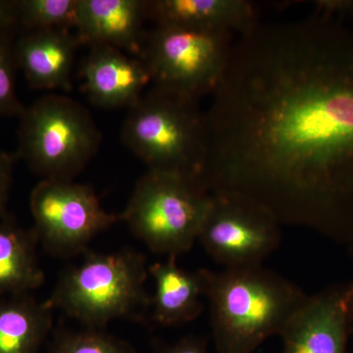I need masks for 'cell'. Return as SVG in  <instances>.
I'll return each mask as SVG.
<instances>
[{"instance_id":"6da1fadb","label":"cell","mask_w":353,"mask_h":353,"mask_svg":"<svg viewBox=\"0 0 353 353\" xmlns=\"http://www.w3.org/2000/svg\"><path fill=\"white\" fill-rule=\"evenodd\" d=\"M206 111L201 182L353 243V29L316 14L239 34Z\"/></svg>"},{"instance_id":"7a4b0ae2","label":"cell","mask_w":353,"mask_h":353,"mask_svg":"<svg viewBox=\"0 0 353 353\" xmlns=\"http://www.w3.org/2000/svg\"><path fill=\"white\" fill-rule=\"evenodd\" d=\"M211 331L218 353H253L280 336L307 294L276 272L259 266L203 269Z\"/></svg>"},{"instance_id":"3957f363","label":"cell","mask_w":353,"mask_h":353,"mask_svg":"<svg viewBox=\"0 0 353 353\" xmlns=\"http://www.w3.org/2000/svg\"><path fill=\"white\" fill-rule=\"evenodd\" d=\"M122 141L148 170L201 181L208 154L206 112L199 101L152 85L129 108Z\"/></svg>"},{"instance_id":"277c9868","label":"cell","mask_w":353,"mask_h":353,"mask_svg":"<svg viewBox=\"0 0 353 353\" xmlns=\"http://www.w3.org/2000/svg\"><path fill=\"white\" fill-rule=\"evenodd\" d=\"M148 274L145 257L134 250L90 253L64 272L48 301L90 330L121 318L139 319L152 304Z\"/></svg>"},{"instance_id":"5b68a950","label":"cell","mask_w":353,"mask_h":353,"mask_svg":"<svg viewBox=\"0 0 353 353\" xmlns=\"http://www.w3.org/2000/svg\"><path fill=\"white\" fill-rule=\"evenodd\" d=\"M19 117L18 157L41 180L73 181L101 148L92 113L71 97L43 95Z\"/></svg>"},{"instance_id":"8992f818","label":"cell","mask_w":353,"mask_h":353,"mask_svg":"<svg viewBox=\"0 0 353 353\" xmlns=\"http://www.w3.org/2000/svg\"><path fill=\"white\" fill-rule=\"evenodd\" d=\"M212 201L201 181L148 170L120 220L153 252L176 257L192 250Z\"/></svg>"},{"instance_id":"52a82bcc","label":"cell","mask_w":353,"mask_h":353,"mask_svg":"<svg viewBox=\"0 0 353 353\" xmlns=\"http://www.w3.org/2000/svg\"><path fill=\"white\" fill-rule=\"evenodd\" d=\"M233 44L229 32L155 26L146 32L139 59L152 85L199 101L214 94Z\"/></svg>"},{"instance_id":"ba28073f","label":"cell","mask_w":353,"mask_h":353,"mask_svg":"<svg viewBox=\"0 0 353 353\" xmlns=\"http://www.w3.org/2000/svg\"><path fill=\"white\" fill-rule=\"evenodd\" d=\"M30 208L39 241L55 256L85 252L97 234L121 221L102 208L94 190L73 181H39Z\"/></svg>"},{"instance_id":"9c48e42d","label":"cell","mask_w":353,"mask_h":353,"mask_svg":"<svg viewBox=\"0 0 353 353\" xmlns=\"http://www.w3.org/2000/svg\"><path fill=\"white\" fill-rule=\"evenodd\" d=\"M280 227L275 216L256 202L236 194H212L197 240L225 268L259 266L280 246Z\"/></svg>"},{"instance_id":"30bf717a","label":"cell","mask_w":353,"mask_h":353,"mask_svg":"<svg viewBox=\"0 0 353 353\" xmlns=\"http://www.w3.org/2000/svg\"><path fill=\"white\" fill-rule=\"evenodd\" d=\"M353 281L308 296L280 334L282 353H348Z\"/></svg>"},{"instance_id":"8fae6325","label":"cell","mask_w":353,"mask_h":353,"mask_svg":"<svg viewBox=\"0 0 353 353\" xmlns=\"http://www.w3.org/2000/svg\"><path fill=\"white\" fill-rule=\"evenodd\" d=\"M81 76L83 92L92 103L102 108H130L152 85L139 58L104 44L90 46Z\"/></svg>"},{"instance_id":"7c38bea8","label":"cell","mask_w":353,"mask_h":353,"mask_svg":"<svg viewBox=\"0 0 353 353\" xmlns=\"http://www.w3.org/2000/svg\"><path fill=\"white\" fill-rule=\"evenodd\" d=\"M145 19V0H79L76 34L82 43L114 46L139 58Z\"/></svg>"},{"instance_id":"4fadbf2b","label":"cell","mask_w":353,"mask_h":353,"mask_svg":"<svg viewBox=\"0 0 353 353\" xmlns=\"http://www.w3.org/2000/svg\"><path fill=\"white\" fill-rule=\"evenodd\" d=\"M81 43L71 30L25 31L14 44L16 63L32 88L67 90Z\"/></svg>"},{"instance_id":"5bb4252c","label":"cell","mask_w":353,"mask_h":353,"mask_svg":"<svg viewBox=\"0 0 353 353\" xmlns=\"http://www.w3.org/2000/svg\"><path fill=\"white\" fill-rule=\"evenodd\" d=\"M155 26L243 34L259 24L256 6L246 0H145Z\"/></svg>"},{"instance_id":"9a60e30c","label":"cell","mask_w":353,"mask_h":353,"mask_svg":"<svg viewBox=\"0 0 353 353\" xmlns=\"http://www.w3.org/2000/svg\"><path fill=\"white\" fill-rule=\"evenodd\" d=\"M176 257L148 268L155 283L152 317L162 326H178L197 319L203 312V269L188 271L178 266Z\"/></svg>"},{"instance_id":"2e32d148","label":"cell","mask_w":353,"mask_h":353,"mask_svg":"<svg viewBox=\"0 0 353 353\" xmlns=\"http://www.w3.org/2000/svg\"><path fill=\"white\" fill-rule=\"evenodd\" d=\"M38 243L34 229H23L8 216L0 220V294L22 296L43 285Z\"/></svg>"},{"instance_id":"e0dca14e","label":"cell","mask_w":353,"mask_h":353,"mask_svg":"<svg viewBox=\"0 0 353 353\" xmlns=\"http://www.w3.org/2000/svg\"><path fill=\"white\" fill-rule=\"evenodd\" d=\"M52 323L48 301L22 294L0 301V353H39Z\"/></svg>"},{"instance_id":"ac0fdd59","label":"cell","mask_w":353,"mask_h":353,"mask_svg":"<svg viewBox=\"0 0 353 353\" xmlns=\"http://www.w3.org/2000/svg\"><path fill=\"white\" fill-rule=\"evenodd\" d=\"M16 7L25 31L75 29L79 0H16Z\"/></svg>"},{"instance_id":"d6986e66","label":"cell","mask_w":353,"mask_h":353,"mask_svg":"<svg viewBox=\"0 0 353 353\" xmlns=\"http://www.w3.org/2000/svg\"><path fill=\"white\" fill-rule=\"evenodd\" d=\"M48 353H132L126 343L101 330L58 334Z\"/></svg>"},{"instance_id":"ffe728a7","label":"cell","mask_w":353,"mask_h":353,"mask_svg":"<svg viewBox=\"0 0 353 353\" xmlns=\"http://www.w3.org/2000/svg\"><path fill=\"white\" fill-rule=\"evenodd\" d=\"M11 31L0 32V117L20 116L25 106L21 103L15 88V53Z\"/></svg>"},{"instance_id":"44dd1931","label":"cell","mask_w":353,"mask_h":353,"mask_svg":"<svg viewBox=\"0 0 353 353\" xmlns=\"http://www.w3.org/2000/svg\"><path fill=\"white\" fill-rule=\"evenodd\" d=\"M13 181V158L0 150V220L7 216L6 208Z\"/></svg>"},{"instance_id":"7402d4cb","label":"cell","mask_w":353,"mask_h":353,"mask_svg":"<svg viewBox=\"0 0 353 353\" xmlns=\"http://www.w3.org/2000/svg\"><path fill=\"white\" fill-rule=\"evenodd\" d=\"M157 353H208V341L199 336H185L172 345H161Z\"/></svg>"},{"instance_id":"603a6c76","label":"cell","mask_w":353,"mask_h":353,"mask_svg":"<svg viewBox=\"0 0 353 353\" xmlns=\"http://www.w3.org/2000/svg\"><path fill=\"white\" fill-rule=\"evenodd\" d=\"M318 14L336 18L353 16V0H316L312 2Z\"/></svg>"},{"instance_id":"cb8c5ba5","label":"cell","mask_w":353,"mask_h":353,"mask_svg":"<svg viewBox=\"0 0 353 353\" xmlns=\"http://www.w3.org/2000/svg\"><path fill=\"white\" fill-rule=\"evenodd\" d=\"M18 27L16 0H0V32Z\"/></svg>"},{"instance_id":"d4e9b609","label":"cell","mask_w":353,"mask_h":353,"mask_svg":"<svg viewBox=\"0 0 353 353\" xmlns=\"http://www.w3.org/2000/svg\"><path fill=\"white\" fill-rule=\"evenodd\" d=\"M350 312H352V336H353V290H352V301H350Z\"/></svg>"},{"instance_id":"484cf974","label":"cell","mask_w":353,"mask_h":353,"mask_svg":"<svg viewBox=\"0 0 353 353\" xmlns=\"http://www.w3.org/2000/svg\"><path fill=\"white\" fill-rule=\"evenodd\" d=\"M347 250H348V252H350V254H352L353 256V243H352V245H350V246H348Z\"/></svg>"}]
</instances>
